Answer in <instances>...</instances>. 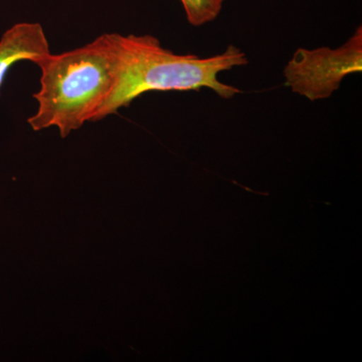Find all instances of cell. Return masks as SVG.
I'll return each instance as SVG.
<instances>
[{
    "label": "cell",
    "mask_w": 362,
    "mask_h": 362,
    "mask_svg": "<svg viewBox=\"0 0 362 362\" xmlns=\"http://www.w3.org/2000/svg\"><path fill=\"white\" fill-rule=\"evenodd\" d=\"M120 33H103L89 44L37 64L40 88L33 98L37 111L28 119L33 130L57 127L68 137L85 123L98 122L118 83L121 71Z\"/></svg>",
    "instance_id": "obj_1"
},
{
    "label": "cell",
    "mask_w": 362,
    "mask_h": 362,
    "mask_svg": "<svg viewBox=\"0 0 362 362\" xmlns=\"http://www.w3.org/2000/svg\"><path fill=\"white\" fill-rule=\"evenodd\" d=\"M120 42L122 62L118 83L98 121L118 113L149 92H199L207 88L223 99H232L240 90L221 82L218 74L249 64L246 54L233 45L216 56L199 58L175 54L151 35H121Z\"/></svg>",
    "instance_id": "obj_2"
},
{
    "label": "cell",
    "mask_w": 362,
    "mask_h": 362,
    "mask_svg": "<svg viewBox=\"0 0 362 362\" xmlns=\"http://www.w3.org/2000/svg\"><path fill=\"white\" fill-rule=\"evenodd\" d=\"M362 71V28L341 47L298 49L284 69L286 87L310 101L328 99L342 81Z\"/></svg>",
    "instance_id": "obj_3"
},
{
    "label": "cell",
    "mask_w": 362,
    "mask_h": 362,
    "mask_svg": "<svg viewBox=\"0 0 362 362\" xmlns=\"http://www.w3.org/2000/svg\"><path fill=\"white\" fill-rule=\"evenodd\" d=\"M51 54L49 40L39 23H20L11 26L0 39V95L7 74L18 62L37 64Z\"/></svg>",
    "instance_id": "obj_4"
},
{
    "label": "cell",
    "mask_w": 362,
    "mask_h": 362,
    "mask_svg": "<svg viewBox=\"0 0 362 362\" xmlns=\"http://www.w3.org/2000/svg\"><path fill=\"white\" fill-rule=\"evenodd\" d=\"M188 23L192 26H202L211 23L220 16L226 0H180Z\"/></svg>",
    "instance_id": "obj_5"
}]
</instances>
